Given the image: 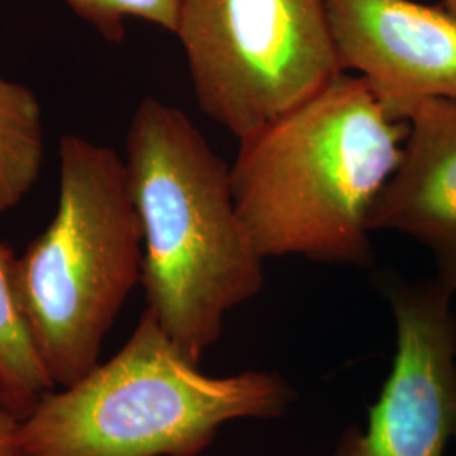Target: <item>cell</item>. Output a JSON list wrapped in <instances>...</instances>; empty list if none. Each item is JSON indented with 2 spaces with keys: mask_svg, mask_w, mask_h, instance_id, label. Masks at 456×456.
<instances>
[{
  "mask_svg": "<svg viewBox=\"0 0 456 456\" xmlns=\"http://www.w3.org/2000/svg\"><path fill=\"white\" fill-rule=\"evenodd\" d=\"M406 137L408 122L345 71L239 139L230 183L262 257L367 267L370 212Z\"/></svg>",
  "mask_w": 456,
  "mask_h": 456,
  "instance_id": "6da1fadb",
  "label": "cell"
},
{
  "mask_svg": "<svg viewBox=\"0 0 456 456\" xmlns=\"http://www.w3.org/2000/svg\"><path fill=\"white\" fill-rule=\"evenodd\" d=\"M124 161L142 228L146 308L200 365L228 313L261 294L265 259L237 210L230 166L183 110L144 98Z\"/></svg>",
  "mask_w": 456,
  "mask_h": 456,
  "instance_id": "7a4b0ae2",
  "label": "cell"
},
{
  "mask_svg": "<svg viewBox=\"0 0 456 456\" xmlns=\"http://www.w3.org/2000/svg\"><path fill=\"white\" fill-rule=\"evenodd\" d=\"M296 401L276 372L210 375L186 359L151 311L129 340L20 419L26 456H198L240 419L282 418Z\"/></svg>",
  "mask_w": 456,
  "mask_h": 456,
  "instance_id": "3957f363",
  "label": "cell"
},
{
  "mask_svg": "<svg viewBox=\"0 0 456 456\" xmlns=\"http://www.w3.org/2000/svg\"><path fill=\"white\" fill-rule=\"evenodd\" d=\"M142 257L126 161L112 147L61 137L56 215L16 261L20 310L54 389L100 363L105 337L141 282Z\"/></svg>",
  "mask_w": 456,
  "mask_h": 456,
  "instance_id": "277c9868",
  "label": "cell"
},
{
  "mask_svg": "<svg viewBox=\"0 0 456 456\" xmlns=\"http://www.w3.org/2000/svg\"><path fill=\"white\" fill-rule=\"evenodd\" d=\"M198 107L237 139L345 73L326 0H181Z\"/></svg>",
  "mask_w": 456,
  "mask_h": 456,
  "instance_id": "5b68a950",
  "label": "cell"
},
{
  "mask_svg": "<svg viewBox=\"0 0 456 456\" xmlns=\"http://www.w3.org/2000/svg\"><path fill=\"white\" fill-rule=\"evenodd\" d=\"M395 354L365 426L346 428L331 456H446L456 443V311L436 277L389 281Z\"/></svg>",
  "mask_w": 456,
  "mask_h": 456,
  "instance_id": "8992f818",
  "label": "cell"
},
{
  "mask_svg": "<svg viewBox=\"0 0 456 456\" xmlns=\"http://www.w3.org/2000/svg\"><path fill=\"white\" fill-rule=\"evenodd\" d=\"M343 71L374 86L387 107L456 103V17L414 0H326Z\"/></svg>",
  "mask_w": 456,
  "mask_h": 456,
  "instance_id": "52a82bcc",
  "label": "cell"
},
{
  "mask_svg": "<svg viewBox=\"0 0 456 456\" xmlns=\"http://www.w3.org/2000/svg\"><path fill=\"white\" fill-rule=\"evenodd\" d=\"M389 109L408 122V137L369 227L423 245L435 277L456 294V103L429 98Z\"/></svg>",
  "mask_w": 456,
  "mask_h": 456,
  "instance_id": "ba28073f",
  "label": "cell"
},
{
  "mask_svg": "<svg viewBox=\"0 0 456 456\" xmlns=\"http://www.w3.org/2000/svg\"><path fill=\"white\" fill-rule=\"evenodd\" d=\"M17 256L0 242V392L19 419L54 389L20 310L16 289Z\"/></svg>",
  "mask_w": 456,
  "mask_h": 456,
  "instance_id": "9c48e42d",
  "label": "cell"
},
{
  "mask_svg": "<svg viewBox=\"0 0 456 456\" xmlns=\"http://www.w3.org/2000/svg\"><path fill=\"white\" fill-rule=\"evenodd\" d=\"M45 161L43 109L33 90L0 75V213L31 191Z\"/></svg>",
  "mask_w": 456,
  "mask_h": 456,
  "instance_id": "30bf717a",
  "label": "cell"
},
{
  "mask_svg": "<svg viewBox=\"0 0 456 456\" xmlns=\"http://www.w3.org/2000/svg\"><path fill=\"white\" fill-rule=\"evenodd\" d=\"M105 41L120 43L126 36V19L137 17L169 33H176L181 0H63Z\"/></svg>",
  "mask_w": 456,
  "mask_h": 456,
  "instance_id": "8fae6325",
  "label": "cell"
},
{
  "mask_svg": "<svg viewBox=\"0 0 456 456\" xmlns=\"http://www.w3.org/2000/svg\"><path fill=\"white\" fill-rule=\"evenodd\" d=\"M20 419L7 406L0 392V456H16L20 453L17 448V429Z\"/></svg>",
  "mask_w": 456,
  "mask_h": 456,
  "instance_id": "7c38bea8",
  "label": "cell"
},
{
  "mask_svg": "<svg viewBox=\"0 0 456 456\" xmlns=\"http://www.w3.org/2000/svg\"><path fill=\"white\" fill-rule=\"evenodd\" d=\"M443 7L456 17V0H443Z\"/></svg>",
  "mask_w": 456,
  "mask_h": 456,
  "instance_id": "4fadbf2b",
  "label": "cell"
},
{
  "mask_svg": "<svg viewBox=\"0 0 456 456\" xmlns=\"http://www.w3.org/2000/svg\"><path fill=\"white\" fill-rule=\"evenodd\" d=\"M16 456H26V455H22V453H19V455H16Z\"/></svg>",
  "mask_w": 456,
  "mask_h": 456,
  "instance_id": "5bb4252c",
  "label": "cell"
}]
</instances>
